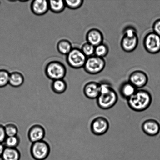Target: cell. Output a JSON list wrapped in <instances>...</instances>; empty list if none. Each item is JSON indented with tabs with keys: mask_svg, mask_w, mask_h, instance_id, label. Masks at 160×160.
I'll list each match as a JSON object with an SVG mask.
<instances>
[{
	"mask_svg": "<svg viewBox=\"0 0 160 160\" xmlns=\"http://www.w3.org/2000/svg\"><path fill=\"white\" fill-rule=\"evenodd\" d=\"M109 128V121L103 117L96 118L91 124V130L94 134L101 136L107 132Z\"/></svg>",
	"mask_w": 160,
	"mask_h": 160,
	"instance_id": "9c48e42d",
	"label": "cell"
},
{
	"mask_svg": "<svg viewBox=\"0 0 160 160\" xmlns=\"http://www.w3.org/2000/svg\"><path fill=\"white\" fill-rule=\"evenodd\" d=\"M7 137L4 126L0 124V143H4L5 140Z\"/></svg>",
	"mask_w": 160,
	"mask_h": 160,
	"instance_id": "f1b7e54d",
	"label": "cell"
},
{
	"mask_svg": "<svg viewBox=\"0 0 160 160\" xmlns=\"http://www.w3.org/2000/svg\"><path fill=\"white\" fill-rule=\"evenodd\" d=\"M50 152L49 144L44 140L33 142L31 145V156L35 160H45L49 156Z\"/></svg>",
	"mask_w": 160,
	"mask_h": 160,
	"instance_id": "277c9868",
	"label": "cell"
},
{
	"mask_svg": "<svg viewBox=\"0 0 160 160\" xmlns=\"http://www.w3.org/2000/svg\"><path fill=\"white\" fill-rule=\"evenodd\" d=\"M106 66L104 59L95 55L87 58L84 68L86 73L95 75L101 72Z\"/></svg>",
	"mask_w": 160,
	"mask_h": 160,
	"instance_id": "5b68a950",
	"label": "cell"
},
{
	"mask_svg": "<svg viewBox=\"0 0 160 160\" xmlns=\"http://www.w3.org/2000/svg\"><path fill=\"white\" fill-rule=\"evenodd\" d=\"M81 51L86 57L88 58L94 55L95 47L91 44L86 42L82 45L81 48Z\"/></svg>",
	"mask_w": 160,
	"mask_h": 160,
	"instance_id": "d4e9b609",
	"label": "cell"
},
{
	"mask_svg": "<svg viewBox=\"0 0 160 160\" xmlns=\"http://www.w3.org/2000/svg\"><path fill=\"white\" fill-rule=\"evenodd\" d=\"M143 45L146 51L151 54H156L160 52V36L152 32L145 36Z\"/></svg>",
	"mask_w": 160,
	"mask_h": 160,
	"instance_id": "ba28073f",
	"label": "cell"
},
{
	"mask_svg": "<svg viewBox=\"0 0 160 160\" xmlns=\"http://www.w3.org/2000/svg\"><path fill=\"white\" fill-rule=\"evenodd\" d=\"M86 39L88 43L96 47L103 43V36L99 30L93 28L88 31L86 34Z\"/></svg>",
	"mask_w": 160,
	"mask_h": 160,
	"instance_id": "9a60e30c",
	"label": "cell"
},
{
	"mask_svg": "<svg viewBox=\"0 0 160 160\" xmlns=\"http://www.w3.org/2000/svg\"><path fill=\"white\" fill-rule=\"evenodd\" d=\"M118 96L113 89L103 93H100L97 98V103L99 107L104 110L111 109L117 103Z\"/></svg>",
	"mask_w": 160,
	"mask_h": 160,
	"instance_id": "8992f818",
	"label": "cell"
},
{
	"mask_svg": "<svg viewBox=\"0 0 160 160\" xmlns=\"http://www.w3.org/2000/svg\"><path fill=\"white\" fill-rule=\"evenodd\" d=\"M21 153L17 148H5L2 156V160H20Z\"/></svg>",
	"mask_w": 160,
	"mask_h": 160,
	"instance_id": "2e32d148",
	"label": "cell"
},
{
	"mask_svg": "<svg viewBox=\"0 0 160 160\" xmlns=\"http://www.w3.org/2000/svg\"><path fill=\"white\" fill-rule=\"evenodd\" d=\"M153 32L160 36V18L154 22L153 25Z\"/></svg>",
	"mask_w": 160,
	"mask_h": 160,
	"instance_id": "83f0119b",
	"label": "cell"
},
{
	"mask_svg": "<svg viewBox=\"0 0 160 160\" xmlns=\"http://www.w3.org/2000/svg\"><path fill=\"white\" fill-rule=\"evenodd\" d=\"M45 130L42 125H32L28 131V138L30 142H33L43 140L45 136Z\"/></svg>",
	"mask_w": 160,
	"mask_h": 160,
	"instance_id": "8fae6325",
	"label": "cell"
},
{
	"mask_svg": "<svg viewBox=\"0 0 160 160\" xmlns=\"http://www.w3.org/2000/svg\"><path fill=\"white\" fill-rule=\"evenodd\" d=\"M20 141V137L18 135L7 136L3 144L7 148H17L19 145Z\"/></svg>",
	"mask_w": 160,
	"mask_h": 160,
	"instance_id": "7402d4cb",
	"label": "cell"
},
{
	"mask_svg": "<svg viewBox=\"0 0 160 160\" xmlns=\"http://www.w3.org/2000/svg\"><path fill=\"white\" fill-rule=\"evenodd\" d=\"M57 48L61 54L65 55H67L73 48L71 42L66 39L61 40L58 42Z\"/></svg>",
	"mask_w": 160,
	"mask_h": 160,
	"instance_id": "ffe728a7",
	"label": "cell"
},
{
	"mask_svg": "<svg viewBox=\"0 0 160 160\" xmlns=\"http://www.w3.org/2000/svg\"><path fill=\"white\" fill-rule=\"evenodd\" d=\"M6 136H12L17 135L18 128L16 125L13 123H8L4 126Z\"/></svg>",
	"mask_w": 160,
	"mask_h": 160,
	"instance_id": "484cf974",
	"label": "cell"
},
{
	"mask_svg": "<svg viewBox=\"0 0 160 160\" xmlns=\"http://www.w3.org/2000/svg\"><path fill=\"white\" fill-rule=\"evenodd\" d=\"M49 3V9L52 12L55 13H59L62 12L65 9L66 5L65 1L59 0V1H48Z\"/></svg>",
	"mask_w": 160,
	"mask_h": 160,
	"instance_id": "44dd1931",
	"label": "cell"
},
{
	"mask_svg": "<svg viewBox=\"0 0 160 160\" xmlns=\"http://www.w3.org/2000/svg\"><path fill=\"white\" fill-rule=\"evenodd\" d=\"M45 73L48 79L54 80L63 79L67 74V68L62 62L53 61L48 62L45 68Z\"/></svg>",
	"mask_w": 160,
	"mask_h": 160,
	"instance_id": "3957f363",
	"label": "cell"
},
{
	"mask_svg": "<svg viewBox=\"0 0 160 160\" xmlns=\"http://www.w3.org/2000/svg\"><path fill=\"white\" fill-rule=\"evenodd\" d=\"M66 7L71 9L79 8L82 5L84 1L83 0H66L65 1Z\"/></svg>",
	"mask_w": 160,
	"mask_h": 160,
	"instance_id": "4316f807",
	"label": "cell"
},
{
	"mask_svg": "<svg viewBox=\"0 0 160 160\" xmlns=\"http://www.w3.org/2000/svg\"><path fill=\"white\" fill-rule=\"evenodd\" d=\"M148 81V76L146 73L138 70L132 72L130 75L128 81L137 89L145 87Z\"/></svg>",
	"mask_w": 160,
	"mask_h": 160,
	"instance_id": "30bf717a",
	"label": "cell"
},
{
	"mask_svg": "<svg viewBox=\"0 0 160 160\" xmlns=\"http://www.w3.org/2000/svg\"><path fill=\"white\" fill-rule=\"evenodd\" d=\"M142 131L147 135L153 136L159 134L160 131L159 123L153 119L145 121L142 125Z\"/></svg>",
	"mask_w": 160,
	"mask_h": 160,
	"instance_id": "4fadbf2b",
	"label": "cell"
},
{
	"mask_svg": "<svg viewBox=\"0 0 160 160\" xmlns=\"http://www.w3.org/2000/svg\"><path fill=\"white\" fill-rule=\"evenodd\" d=\"M137 89L129 81L123 83L120 88V93L123 98L128 100L135 93Z\"/></svg>",
	"mask_w": 160,
	"mask_h": 160,
	"instance_id": "e0dca14e",
	"label": "cell"
},
{
	"mask_svg": "<svg viewBox=\"0 0 160 160\" xmlns=\"http://www.w3.org/2000/svg\"><path fill=\"white\" fill-rule=\"evenodd\" d=\"M5 148V147L4 144L0 143V158H1L2 156Z\"/></svg>",
	"mask_w": 160,
	"mask_h": 160,
	"instance_id": "f546056e",
	"label": "cell"
},
{
	"mask_svg": "<svg viewBox=\"0 0 160 160\" xmlns=\"http://www.w3.org/2000/svg\"><path fill=\"white\" fill-rule=\"evenodd\" d=\"M31 10L33 13L38 16L45 15L49 10V3L46 0L33 1L31 5Z\"/></svg>",
	"mask_w": 160,
	"mask_h": 160,
	"instance_id": "5bb4252c",
	"label": "cell"
},
{
	"mask_svg": "<svg viewBox=\"0 0 160 160\" xmlns=\"http://www.w3.org/2000/svg\"><path fill=\"white\" fill-rule=\"evenodd\" d=\"M128 104L133 110L141 112L149 107L152 97L148 91L145 89L137 90L135 93L128 100Z\"/></svg>",
	"mask_w": 160,
	"mask_h": 160,
	"instance_id": "6da1fadb",
	"label": "cell"
},
{
	"mask_svg": "<svg viewBox=\"0 0 160 160\" xmlns=\"http://www.w3.org/2000/svg\"><path fill=\"white\" fill-rule=\"evenodd\" d=\"M109 51V48L107 45L102 43L95 47L94 55L103 58L108 55Z\"/></svg>",
	"mask_w": 160,
	"mask_h": 160,
	"instance_id": "603a6c76",
	"label": "cell"
},
{
	"mask_svg": "<svg viewBox=\"0 0 160 160\" xmlns=\"http://www.w3.org/2000/svg\"><path fill=\"white\" fill-rule=\"evenodd\" d=\"M51 88L54 93L62 94L67 90V83L63 79L54 80L52 83Z\"/></svg>",
	"mask_w": 160,
	"mask_h": 160,
	"instance_id": "d6986e66",
	"label": "cell"
},
{
	"mask_svg": "<svg viewBox=\"0 0 160 160\" xmlns=\"http://www.w3.org/2000/svg\"><path fill=\"white\" fill-rule=\"evenodd\" d=\"M10 73L7 70L0 69V88L5 87L9 84Z\"/></svg>",
	"mask_w": 160,
	"mask_h": 160,
	"instance_id": "cb8c5ba5",
	"label": "cell"
},
{
	"mask_svg": "<svg viewBox=\"0 0 160 160\" xmlns=\"http://www.w3.org/2000/svg\"><path fill=\"white\" fill-rule=\"evenodd\" d=\"M87 57L83 54L81 49L73 48L67 55L66 61L70 67L74 69L84 67Z\"/></svg>",
	"mask_w": 160,
	"mask_h": 160,
	"instance_id": "52a82bcc",
	"label": "cell"
},
{
	"mask_svg": "<svg viewBox=\"0 0 160 160\" xmlns=\"http://www.w3.org/2000/svg\"><path fill=\"white\" fill-rule=\"evenodd\" d=\"M24 81V77L19 72H14L10 73L9 84L12 87H19L23 84Z\"/></svg>",
	"mask_w": 160,
	"mask_h": 160,
	"instance_id": "ac0fdd59",
	"label": "cell"
},
{
	"mask_svg": "<svg viewBox=\"0 0 160 160\" xmlns=\"http://www.w3.org/2000/svg\"><path fill=\"white\" fill-rule=\"evenodd\" d=\"M139 39L137 31L132 27H128L123 31V35L121 41V46L127 52L134 51L138 45Z\"/></svg>",
	"mask_w": 160,
	"mask_h": 160,
	"instance_id": "7a4b0ae2",
	"label": "cell"
},
{
	"mask_svg": "<svg viewBox=\"0 0 160 160\" xmlns=\"http://www.w3.org/2000/svg\"><path fill=\"white\" fill-rule=\"evenodd\" d=\"M84 95L91 99H97L100 95V84L95 82H90L85 85L83 88Z\"/></svg>",
	"mask_w": 160,
	"mask_h": 160,
	"instance_id": "7c38bea8",
	"label": "cell"
}]
</instances>
